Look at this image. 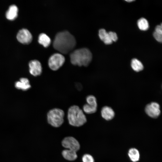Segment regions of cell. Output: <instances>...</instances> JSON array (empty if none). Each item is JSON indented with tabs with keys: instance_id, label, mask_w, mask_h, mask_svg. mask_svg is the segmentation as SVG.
Returning <instances> with one entry per match:
<instances>
[{
	"instance_id": "obj_1",
	"label": "cell",
	"mask_w": 162,
	"mask_h": 162,
	"mask_svg": "<svg viewBox=\"0 0 162 162\" xmlns=\"http://www.w3.org/2000/svg\"><path fill=\"white\" fill-rule=\"evenodd\" d=\"M76 45L74 37L68 31L57 33L54 38V48L60 52L66 54L72 51Z\"/></svg>"
},
{
	"instance_id": "obj_2",
	"label": "cell",
	"mask_w": 162,
	"mask_h": 162,
	"mask_svg": "<svg viewBox=\"0 0 162 162\" xmlns=\"http://www.w3.org/2000/svg\"><path fill=\"white\" fill-rule=\"evenodd\" d=\"M70 58L73 65L87 67L92 60V54L88 49L82 48L72 52L70 54Z\"/></svg>"
},
{
	"instance_id": "obj_3",
	"label": "cell",
	"mask_w": 162,
	"mask_h": 162,
	"mask_svg": "<svg viewBox=\"0 0 162 162\" xmlns=\"http://www.w3.org/2000/svg\"><path fill=\"white\" fill-rule=\"evenodd\" d=\"M67 118L69 124L75 127L83 125L87 121L86 117L82 110L76 105L72 106L69 108Z\"/></svg>"
},
{
	"instance_id": "obj_4",
	"label": "cell",
	"mask_w": 162,
	"mask_h": 162,
	"mask_svg": "<svg viewBox=\"0 0 162 162\" xmlns=\"http://www.w3.org/2000/svg\"><path fill=\"white\" fill-rule=\"evenodd\" d=\"M64 112L61 109L54 108L50 110L47 113L48 123L53 127H59L63 123Z\"/></svg>"
},
{
	"instance_id": "obj_5",
	"label": "cell",
	"mask_w": 162,
	"mask_h": 162,
	"mask_svg": "<svg viewBox=\"0 0 162 162\" xmlns=\"http://www.w3.org/2000/svg\"><path fill=\"white\" fill-rule=\"evenodd\" d=\"M65 61V57L62 54L59 53H55L52 55L49 58L48 65L51 70L56 71L63 65Z\"/></svg>"
},
{
	"instance_id": "obj_6",
	"label": "cell",
	"mask_w": 162,
	"mask_h": 162,
	"mask_svg": "<svg viewBox=\"0 0 162 162\" xmlns=\"http://www.w3.org/2000/svg\"><path fill=\"white\" fill-rule=\"evenodd\" d=\"M87 104L83 106V111L87 114L94 113L97 111V103L95 97L94 95H90L87 96L86 98Z\"/></svg>"
},
{
	"instance_id": "obj_7",
	"label": "cell",
	"mask_w": 162,
	"mask_h": 162,
	"mask_svg": "<svg viewBox=\"0 0 162 162\" xmlns=\"http://www.w3.org/2000/svg\"><path fill=\"white\" fill-rule=\"evenodd\" d=\"M63 147L67 149L76 152L80 148V145L77 140L72 137L65 138L62 142Z\"/></svg>"
},
{
	"instance_id": "obj_8",
	"label": "cell",
	"mask_w": 162,
	"mask_h": 162,
	"mask_svg": "<svg viewBox=\"0 0 162 162\" xmlns=\"http://www.w3.org/2000/svg\"><path fill=\"white\" fill-rule=\"evenodd\" d=\"M145 111L149 117L153 118H157L160 113V105L157 102H151L146 106Z\"/></svg>"
},
{
	"instance_id": "obj_9",
	"label": "cell",
	"mask_w": 162,
	"mask_h": 162,
	"mask_svg": "<svg viewBox=\"0 0 162 162\" xmlns=\"http://www.w3.org/2000/svg\"><path fill=\"white\" fill-rule=\"evenodd\" d=\"M16 38L20 42L25 44H30L32 39L31 33L25 28H23L19 31L16 35Z\"/></svg>"
},
{
	"instance_id": "obj_10",
	"label": "cell",
	"mask_w": 162,
	"mask_h": 162,
	"mask_svg": "<svg viewBox=\"0 0 162 162\" xmlns=\"http://www.w3.org/2000/svg\"><path fill=\"white\" fill-rule=\"evenodd\" d=\"M29 70L31 74L34 76L40 75L42 71V65L40 62L38 60L31 61L29 63Z\"/></svg>"
},
{
	"instance_id": "obj_11",
	"label": "cell",
	"mask_w": 162,
	"mask_h": 162,
	"mask_svg": "<svg viewBox=\"0 0 162 162\" xmlns=\"http://www.w3.org/2000/svg\"><path fill=\"white\" fill-rule=\"evenodd\" d=\"M101 114L102 117L106 120L112 119L115 116V112L113 109L107 106H104L102 108Z\"/></svg>"
},
{
	"instance_id": "obj_12",
	"label": "cell",
	"mask_w": 162,
	"mask_h": 162,
	"mask_svg": "<svg viewBox=\"0 0 162 162\" xmlns=\"http://www.w3.org/2000/svg\"><path fill=\"white\" fill-rule=\"evenodd\" d=\"M18 11V8L16 5H10L6 14L7 18L10 20H14L17 16Z\"/></svg>"
},
{
	"instance_id": "obj_13",
	"label": "cell",
	"mask_w": 162,
	"mask_h": 162,
	"mask_svg": "<svg viewBox=\"0 0 162 162\" xmlns=\"http://www.w3.org/2000/svg\"><path fill=\"white\" fill-rule=\"evenodd\" d=\"M15 86L17 89L24 91L27 90L31 87L28 80L26 78H22L19 81L16 82Z\"/></svg>"
},
{
	"instance_id": "obj_14",
	"label": "cell",
	"mask_w": 162,
	"mask_h": 162,
	"mask_svg": "<svg viewBox=\"0 0 162 162\" xmlns=\"http://www.w3.org/2000/svg\"><path fill=\"white\" fill-rule=\"evenodd\" d=\"M39 43L45 47H47L50 45L51 40L50 38L46 34L42 33L40 34L38 38Z\"/></svg>"
},
{
	"instance_id": "obj_15",
	"label": "cell",
	"mask_w": 162,
	"mask_h": 162,
	"mask_svg": "<svg viewBox=\"0 0 162 162\" xmlns=\"http://www.w3.org/2000/svg\"><path fill=\"white\" fill-rule=\"evenodd\" d=\"M62 154L65 159L70 161L75 160L77 157L76 152L67 149L64 150Z\"/></svg>"
},
{
	"instance_id": "obj_16",
	"label": "cell",
	"mask_w": 162,
	"mask_h": 162,
	"mask_svg": "<svg viewBox=\"0 0 162 162\" xmlns=\"http://www.w3.org/2000/svg\"><path fill=\"white\" fill-rule=\"evenodd\" d=\"M128 155L130 160L133 162H136L140 159L139 152L138 150L135 148L130 149L128 151Z\"/></svg>"
},
{
	"instance_id": "obj_17",
	"label": "cell",
	"mask_w": 162,
	"mask_h": 162,
	"mask_svg": "<svg viewBox=\"0 0 162 162\" xmlns=\"http://www.w3.org/2000/svg\"><path fill=\"white\" fill-rule=\"evenodd\" d=\"M131 65L133 69L137 72L142 70L144 68L142 62L135 58H133L132 60Z\"/></svg>"
},
{
	"instance_id": "obj_18",
	"label": "cell",
	"mask_w": 162,
	"mask_h": 162,
	"mask_svg": "<svg viewBox=\"0 0 162 162\" xmlns=\"http://www.w3.org/2000/svg\"><path fill=\"white\" fill-rule=\"evenodd\" d=\"M137 25L139 28L142 31H146L149 28V24L145 18H141L137 21Z\"/></svg>"
},
{
	"instance_id": "obj_19",
	"label": "cell",
	"mask_w": 162,
	"mask_h": 162,
	"mask_svg": "<svg viewBox=\"0 0 162 162\" xmlns=\"http://www.w3.org/2000/svg\"><path fill=\"white\" fill-rule=\"evenodd\" d=\"M82 161L83 162H94L92 156L88 154H85L83 156Z\"/></svg>"
},
{
	"instance_id": "obj_20",
	"label": "cell",
	"mask_w": 162,
	"mask_h": 162,
	"mask_svg": "<svg viewBox=\"0 0 162 162\" xmlns=\"http://www.w3.org/2000/svg\"><path fill=\"white\" fill-rule=\"evenodd\" d=\"M108 32H106V31L104 29H101L99 31V36L100 40L103 41L106 36Z\"/></svg>"
},
{
	"instance_id": "obj_21",
	"label": "cell",
	"mask_w": 162,
	"mask_h": 162,
	"mask_svg": "<svg viewBox=\"0 0 162 162\" xmlns=\"http://www.w3.org/2000/svg\"><path fill=\"white\" fill-rule=\"evenodd\" d=\"M153 35L155 39L158 42H161L162 41V34L154 31Z\"/></svg>"
},
{
	"instance_id": "obj_22",
	"label": "cell",
	"mask_w": 162,
	"mask_h": 162,
	"mask_svg": "<svg viewBox=\"0 0 162 162\" xmlns=\"http://www.w3.org/2000/svg\"><path fill=\"white\" fill-rule=\"evenodd\" d=\"M109 36L112 41H116L118 37L116 34L114 32H108Z\"/></svg>"
},
{
	"instance_id": "obj_23",
	"label": "cell",
	"mask_w": 162,
	"mask_h": 162,
	"mask_svg": "<svg viewBox=\"0 0 162 162\" xmlns=\"http://www.w3.org/2000/svg\"><path fill=\"white\" fill-rule=\"evenodd\" d=\"M155 31L162 34V26L161 24L160 25H158L156 27Z\"/></svg>"
},
{
	"instance_id": "obj_24",
	"label": "cell",
	"mask_w": 162,
	"mask_h": 162,
	"mask_svg": "<svg viewBox=\"0 0 162 162\" xmlns=\"http://www.w3.org/2000/svg\"><path fill=\"white\" fill-rule=\"evenodd\" d=\"M127 2H133L134 1V0H125Z\"/></svg>"
}]
</instances>
